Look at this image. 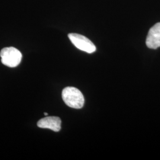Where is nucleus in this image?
Listing matches in <instances>:
<instances>
[{
    "instance_id": "obj_1",
    "label": "nucleus",
    "mask_w": 160,
    "mask_h": 160,
    "mask_svg": "<svg viewBox=\"0 0 160 160\" xmlns=\"http://www.w3.org/2000/svg\"><path fill=\"white\" fill-rule=\"evenodd\" d=\"M62 97L65 103L71 108L81 109L84 104V98L78 89L73 87H67L62 92Z\"/></svg>"
},
{
    "instance_id": "obj_2",
    "label": "nucleus",
    "mask_w": 160,
    "mask_h": 160,
    "mask_svg": "<svg viewBox=\"0 0 160 160\" xmlns=\"http://www.w3.org/2000/svg\"><path fill=\"white\" fill-rule=\"evenodd\" d=\"M0 57L2 64L10 68H14L21 62L22 54L14 47H7L1 51Z\"/></svg>"
},
{
    "instance_id": "obj_3",
    "label": "nucleus",
    "mask_w": 160,
    "mask_h": 160,
    "mask_svg": "<svg viewBox=\"0 0 160 160\" xmlns=\"http://www.w3.org/2000/svg\"><path fill=\"white\" fill-rule=\"evenodd\" d=\"M68 38L72 44L81 51L88 53H92L96 51V46L84 36L77 33H69Z\"/></svg>"
},
{
    "instance_id": "obj_4",
    "label": "nucleus",
    "mask_w": 160,
    "mask_h": 160,
    "mask_svg": "<svg viewBox=\"0 0 160 160\" xmlns=\"http://www.w3.org/2000/svg\"><path fill=\"white\" fill-rule=\"evenodd\" d=\"M146 45L149 48L153 49L160 47V23H156L149 30Z\"/></svg>"
},
{
    "instance_id": "obj_5",
    "label": "nucleus",
    "mask_w": 160,
    "mask_h": 160,
    "mask_svg": "<svg viewBox=\"0 0 160 160\" xmlns=\"http://www.w3.org/2000/svg\"><path fill=\"white\" fill-rule=\"evenodd\" d=\"M37 125L40 128L49 129L54 132H59L61 129V120L57 116H48L38 121Z\"/></svg>"
},
{
    "instance_id": "obj_6",
    "label": "nucleus",
    "mask_w": 160,
    "mask_h": 160,
    "mask_svg": "<svg viewBox=\"0 0 160 160\" xmlns=\"http://www.w3.org/2000/svg\"><path fill=\"white\" fill-rule=\"evenodd\" d=\"M44 114L47 116V115H48V113H44Z\"/></svg>"
}]
</instances>
